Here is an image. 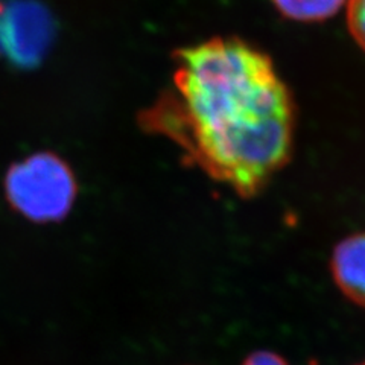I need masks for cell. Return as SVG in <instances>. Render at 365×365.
I'll return each instance as SVG.
<instances>
[{
  "label": "cell",
  "mask_w": 365,
  "mask_h": 365,
  "mask_svg": "<svg viewBox=\"0 0 365 365\" xmlns=\"http://www.w3.org/2000/svg\"><path fill=\"white\" fill-rule=\"evenodd\" d=\"M358 365H365V361H364V362H361V364H358Z\"/></svg>",
  "instance_id": "ba28073f"
},
{
  "label": "cell",
  "mask_w": 365,
  "mask_h": 365,
  "mask_svg": "<svg viewBox=\"0 0 365 365\" xmlns=\"http://www.w3.org/2000/svg\"><path fill=\"white\" fill-rule=\"evenodd\" d=\"M347 28L365 52V0H347Z\"/></svg>",
  "instance_id": "8992f818"
},
{
  "label": "cell",
  "mask_w": 365,
  "mask_h": 365,
  "mask_svg": "<svg viewBox=\"0 0 365 365\" xmlns=\"http://www.w3.org/2000/svg\"><path fill=\"white\" fill-rule=\"evenodd\" d=\"M11 207L36 222L58 221L76 198V180L64 160L51 153L34 154L16 163L5 178Z\"/></svg>",
  "instance_id": "7a4b0ae2"
},
{
  "label": "cell",
  "mask_w": 365,
  "mask_h": 365,
  "mask_svg": "<svg viewBox=\"0 0 365 365\" xmlns=\"http://www.w3.org/2000/svg\"><path fill=\"white\" fill-rule=\"evenodd\" d=\"M330 274L338 289L365 309V232L349 235L335 245Z\"/></svg>",
  "instance_id": "277c9868"
},
{
  "label": "cell",
  "mask_w": 365,
  "mask_h": 365,
  "mask_svg": "<svg viewBox=\"0 0 365 365\" xmlns=\"http://www.w3.org/2000/svg\"><path fill=\"white\" fill-rule=\"evenodd\" d=\"M279 13L295 21H322L334 17L346 0H271Z\"/></svg>",
  "instance_id": "5b68a950"
},
{
  "label": "cell",
  "mask_w": 365,
  "mask_h": 365,
  "mask_svg": "<svg viewBox=\"0 0 365 365\" xmlns=\"http://www.w3.org/2000/svg\"><path fill=\"white\" fill-rule=\"evenodd\" d=\"M173 61V84L139 125L236 195H259L294 151V99L272 60L241 38L215 37L175 51Z\"/></svg>",
  "instance_id": "6da1fadb"
},
{
  "label": "cell",
  "mask_w": 365,
  "mask_h": 365,
  "mask_svg": "<svg viewBox=\"0 0 365 365\" xmlns=\"http://www.w3.org/2000/svg\"><path fill=\"white\" fill-rule=\"evenodd\" d=\"M52 23L32 0L0 2V55L21 66L40 61L48 49Z\"/></svg>",
  "instance_id": "3957f363"
},
{
  "label": "cell",
  "mask_w": 365,
  "mask_h": 365,
  "mask_svg": "<svg viewBox=\"0 0 365 365\" xmlns=\"http://www.w3.org/2000/svg\"><path fill=\"white\" fill-rule=\"evenodd\" d=\"M242 365H289L280 355L274 351H255L244 361Z\"/></svg>",
  "instance_id": "52a82bcc"
}]
</instances>
